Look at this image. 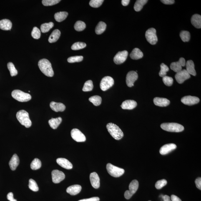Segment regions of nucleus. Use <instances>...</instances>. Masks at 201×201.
Listing matches in <instances>:
<instances>
[{
	"label": "nucleus",
	"instance_id": "f257e3e1",
	"mask_svg": "<svg viewBox=\"0 0 201 201\" xmlns=\"http://www.w3.org/2000/svg\"><path fill=\"white\" fill-rule=\"evenodd\" d=\"M39 69L43 74L48 77H53L54 75L51 63L47 59H43L40 60L38 63Z\"/></svg>",
	"mask_w": 201,
	"mask_h": 201
},
{
	"label": "nucleus",
	"instance_id": "f03ea898",
	"mask_svg": "<svg viewBox=\"0 0 201 201\" xmlns=\"http://www.w3.org/2000/svg\"><path fill=\"white\" fill-rule=\"evenodd\" d=\"M106 127L110 135L116 140H120L123 137V133L119 126L116 124L109 123L107 124Z\"/></svg>",
	"mask_w": 201,
	"mask_h": 201
},
{
	"label": "nucleus",
	"instance_id": "7ed1b4c3",
	"mask_svg": "<svg viewBox=\"0 0 201 201\" xmlns=\"http://www.w3.org/2000/svg\"><path fill=\"white\" fill-rule=\"evenodd\" d=\"M16 117L22 125L26 128H29L32 125V122L29 119V113L24 110L18 111L16 114Z\"/></svg>",
	"mask_w": 201,
	"mask_h": 201
},
{
	"label": "nucleus",
	"instance_id": "20e7f679",
	"mask_svg": "<svg viewBox=\"0 0 201 201\" xmlns=\"http://www.w3.org/2000/svg\"><path fill=\"white\" fill-rule=\"evenodd\" d=\"M161 127L164 130L169 132H180L183 131L184 127L177 123H164L161 124Z\"/></svg>",
	"mask_w": 201,
	"mask_h": 201
},
{
	"label": "nucleus",
	"instance_id": "39448f33",
	"mask_svg": "<svg viewBox=\"0 0 201 201\" xmlns=\"http://www.w3.org/2000/svg\"><path fill=\"white\" fill-rule=\"evenodd\" d=\"M12 96L15 99L21 102H27L31 99L30 95L19 90L13 91L12 92Z\"/></svg>",
	"mask_w": 201,
	"mask_h": 201
},
{
	"label": "nucleus",
	"instance_id": "423d86ee",
	"mask_svg": "<svg viewBox=\"0 0 201 201\" xmlns=\"http://www.w3.org/2000/svg\"><path fill=\"white\" fill-rule=\"evenodd\" d=\"M107 172L109 175L114 177H119L124 174L125 171L123 169L108 163L106 166Z\"/></svg>",
	"mask_w": 201,
	"mask_h": 201
},
{
	"label": "nucleus",
	"instance_id": "0eeeda50",
	"mask_svg": "<svg viewBox=\"0 0 201 201\" xmlns=\"http://www.w3.org/2000/svg\"><path fill=\"white\" fill-rule=\"evenodd\" d=\"M145 37L148 42L151 44L154 45L157 42L156 30L154 28H150L147 30L145 33Z\"/></svg>",
	"mask_w": 201,
	"mask_h": 201
},
{
	"label": "nucleus",
	"instance_id": "6e6552de",
	"mask_svg": "<svg viewBox=\"0 0 201 201\" xmlns=\"http://www.w3.org/2000/svg\"><path fill=\"white\" fill-rule=\"evenodd\" d=\"M114 80L112 77L109 76H105L101 81L100 87L101 90L106 91L113 85Z\"/></svg>",
	"mask_w": 201,
	"mask_h": 201
},
{
	"label": "nucleus",
	"instance_id": "1a4fd4ad",
	"mask_svg": "<svg viewBox=\"0 0 201 201\" xmlns=\"http://www.w3.org/2000/svg\"><path fill=\"white\" fill-rule=\"evenodd\" d=\"M71 136L72 139L77 142H84L86 140L84 134L77 129L72 130L71 132Z\"/></svg>",
	"mask_w": 201,
	"mask_h": 201
},
{
	"label": "nucleus",
	"instance_id": "9d476101",
	"mask_svg": "<svg viewBox=\"0 0 201 201\" xmlns=\"http://www.w3.org/2000/svg\"><path fill=\"white\" fill-rule=\"evenodd\" d=\"M138 76L135 71H130L126 76V82L128 87H132L134 86V83L137 80Z\"/></svg>",
	"mask_w": 201,
	"mask_h": 201
},
{
	"label": "nucleus",
	"instance_id": "9b49d317",
	"mask_svg": "<svg viewBox=\"0 0 201 201\" xmlns=\"http://www.w3.org/2000/svg\"><path fill=\"white\" fill-rule=\"evenodd\" d=\"M191 76L185 69L182 70L178 72L175 75V78L179 84L183 83L186 80L190 78Z\"/></svg>",
	"mask_w": 201,
	"mask_h": 201
},
{
	"label": "nucleus",
	"instance_id": "f8f14e48",
	"mask_svg": "<svg viewBox=\"0 0 201 201\" xmlns=\"http://www.w3.org/2000/svg\"><path fill=\"white\" fill-rule=\"evenodd\" d=\"M185 59L184 58L181 57L178 61L172 62L170 65L171 69L176 73L182 70V67L185 66Z\"/></svg>",
	"mask_w": 201,
	"mask_h": 201
},
{
	"label": "nucleus",
	"instance_id": "ddd939ff",
	"mask_svg": "<svg viewBox=\"0 0 201 201\" xmlns=\"http://www.w3.org/2000/svg\"><path fill=\"white\" fill-rule=\"evenodd\" d=\"M51 175L53 182L55 184L60 183L64 180L65 178V175L64 172L57 169L52 171Z\"/></svg>",
	"mask_w": 201,
	"mask_h": 201
},
{
	"label": "nucleus",
	"instance_id": "4468645a",
	"mask_svg": "<svg viewBox=\"0 0 201 201\" xmlns=\"http://www.w3.org/2000/svg\"><path fill=\"white\" fill-rule=\"evenodd\" d=\"M128 52L126 50L120 51L116 55L114 58V61L116 64H123L126 61L127 57Z\"/></svg>",
	"mask_w": 201,
	"mask_h": 201
},
{
	"label": "nucleus",
	"instance_id": "2eb2a0df",
	"mask_svg": "<svg viewBox=\"0 0 201 201\" xmlns=\"http://www.w3.org/2000/svg\"><path fill=\"white\" fill-rule=\"evenodd\" d=\"M181 101L184 104L190 106L198 103L200 99L197 97L189 95L182 98Z\"/></svg>",
	"mask_w": 201,
	"mask_h": 201
},
{
	"label": "nucleus",
	"instance_id": "dca6fc26",
	"mask_svg": "<svg viewBox=\"0 0 201 201\" xmlns=\"http://www.w3.org/2000/svg\"><path fill=\"white\" fill-rule=\"evenodd\" d=\"M90 180L91 185L95 189H99L100 187V179L97 173H91L90 175Z\"/></svg>",
	"mask_w": 201,
	"mask_h": 201
},
{
	"label": "nucleus",
	"instance_id": "f3484780",
	"mask_svg": "<svg viewBox=\"0 0 201 201\" xmlns=\"http://www.w3.org/2000/svg\"><path fill=\"white\" fill-rule=\"evenodd\" d=\"M177 148V146L174 144H165L161 148L159 152L162 155L168 154L172 151L175 150Z\"/></svg>",
	"mask_w": 201,
	"mask_h": 201
},
{
	"label": "nucleus",
	"instance_id": "a211bd4d",
	"mask_svg": "<svg viewBox=\"0 0 201 201\" xmlns=\"http://www.w3.org/2000/svg\"><path fill=\"white\" fill-rule=\"evenodd\" d=\"M56 162L60 166L65 169H71L72 168V164L67 159L64 158H59L57 159Z\"/></svg>",
	"mask_w": 201,
	"mask_h": 201
},
{
	"label": "nucleus",
	"instance_id": "6ab92c4d",
	"mask_svg": "<svg viewBox=\"0 0 201 201\" xmlns=\"http://www.w3.org/2000/svg\"><path fill=\"white\" fill-rule=\"evenodd\" d=\"M154 102L156 106L164 107L168 106L170 102L165 98L156 97L154 99Z\"/></svg>",
	"mask_w": 201,
	"mask_h": 201
},
{
	"label": "nucleus",
	"instance_id": "aec40b11",
	"mask_svg": "<svg viewBox=\"0 0 201 201\" xmlns=\"http://www.w3.org/2000/svg\"><path fill=\"white\" fill-rule=\"evenodd\" d=\"M50 107L53 111L56 112H63L66 109L65 106L64 104L61 102H56L52 101L50 103Z\"/></svg>",
	"mask_w": 201,
	"mask_h": 201
},
{
	"label": "nucleus",
	"instance_id": "412c9836",
	"mask_svg": "<svg viewBox=\"0 0 201 201\" xmlns=\"http://www.w3.org/2000/svg\"><path fill=\"white\" fill-rule=\"evenodd\" d=\"M137 106L136 101L133 100H127L123 102L121 106L122 109H132Z\"/></svg>",
	"mask_w": 201,
	"mask_h": 201
},
{
	"label": "nucleus",
	"instance_id": "4be33fe9",
	"mask_svg": "<svg viewBox=\"0 0 201 201\" xmlns=\"http://www.w3.org/2000/svg\"><path fill=\"white\" fill-rule=\"evenodd\" d=\"M82 187L79 185H74L71 186L66 189V192L71 195L74 196L79 194L81 192Z\"/></svg>",
	"mask_w": 201,
	"mask_h": 201
},
{
	"label": "nucleus",
	"instance_id": "5701e85b",
	"mask_svg": "<svg viewBox=\"0 0 201 201\" xmlns=\"http://www.w3.org/2000/svg\"><path fill=\"white\" fill-rule=\"evenodd\" d=\"M19 164V159L18 156L16 154H14L12 157L9 162L10 168L12 170H16Z\"/></svg>",
	"mask_w": 201,
	"mask_h": 201
},
{
	"label": "nucleus",
	"instance_id": "b1692460",
	"mask_svg": "<svg viewBox=\"0 0 201 201\" xmlns=\"http://www.w3.org/2000/svg\"><path fill=\"white\" fill-rule=\"evenodd\" d=\"M191 23L194 27L197 29L201 28V16L200 15L196 14L193 15L191 18Z\"/></svg>",
	"mask_w": 201,
	"mask_h": 201
},
{
	"label": "nucleus",
	"instance_id": "393cba45",
	"mask_svg": "<svg viewBox=\"0 0 201 201\" xmlns=\"http://www.w3.org/2000/svg\"><path fill=\"white\" fill-rule=\"evenodd\" d=\"M12 27V23L9 19H4L0 21V29L3 30H10Z\"/></svg>",
	"mask_w": 201,
	"mask_h": 201
},
{
	"label": "nucleus",
	"instance_id": "a878e982",
	"mask_svg": "<svg viewBox=\"0 0 201 201\" xmlns=\"http://www.w3.org/2000/svg\"><path fill=\"white\" fill-rule=\"evenodd\" d=\"M186 68V71L189 74L194 76L196 75L195 68H194V64L193 61L192 60L187 61L185 64Z\"/></svg>",
	"mask_w": 201,
	"mask_h": 201
},
{
	"label": "nucleus",
	"instance_id": "bb28decb",
	"mask_svg": "<svg viewBox=\"0 0 201 201\" xmlns=\"http://www.w3.org/2000/svg\"><path fill=\"white\" fill-rule=\"evenodd\" d=\"M61 34V31L59 29H56L54 30L51 33L49 36V40H48L49 42L51 43L56 42L59 39Z\"/></svg>",
	"mask_w": 201,
	"mask_h": 201
},
{
	"label": "nucleus",
	"instance_id": "cd10ccee",
	"mask_svg": "<svg viewBox=\"0 0 201 201\" xmlns=\"http://www.w3.org/2000/svg\"><path fill=\"white\" fill-rule=\"evenodd\" d=\"M143 56L144 54L142 51L138 48H135L133 50L130 54L131 59L133 60L140 59L143 57Z\"/></svg>",
	"mask_w": 201,
	"mask_h": 201
},
{
	"label": "nucleus",
	"instance_id": "c85d7f7f",
	"mask_svg": "<svg viewBox=\"0 0 201 201\" xmlns=\"http://www.w3.org/2000/svg\"><path fill=\"white\" fill-rule=\"evenodd\" d=\"M62 119L61 117L56 118H52L49 121V123L51 128L56 129L57 128L62 122Z\"/></svg>",
	"mask_w": 201,
	"mask_h": 201
},
{
	"label": "nucleus",
	"instance_id": "c756f323",
	"mask_svg": "<svg viewBox=\"0 0 201 201\" xmlns=\"http://www.w3.org/2000/svg\"><path fill=\"white\" fill-rule=\"evenodd\" d=\"M68 13L66 12H60L56 13L54 15V18L58 22H61L66 19Z\"/></svg>",
	"mask_w": 201,
	"mask_h": 201
},
{
	"label": "nucleus",
	"instance_id": "7c9ffc66",
	"mask_svg": "<svg viewBox=\"0 0 201 201\" xmlns=\"http://www.w3.org/2000/svg\"><path fill=\"white\" fill-rule=\"evenodd\" d=\"M139 182L137 180H133L130 184L129 191L132 195L136 193L139 187Z\"/></svg>",
	"mask_w": 201,
	"mask_h": 201
},
{
	"label": "nucleus",
	"instance_id": "2f4dec72",
	"mask_svg": "<svg viewBox=\"0 0 201 201\" xmlns=\"http://www.w3.org/2000/svg\"><path fill=\"white\" fill-rule=\"evenodd\" d=\"M106 24L105 23L101 21L98 24L95 28V33L98 35L101 34L106 30Z\"/></svg>",
	"mask_w": 201,
	"mask_h": 201
},
{
	"label": "nucleus",
	"instance_id": "473e14b6",
	"mask_svg": "<svg viewBox=\"0 0 201 201\" xmlns=\"http://www.w3.org/2000/svg\"><path fill=\"white\" fill-rule=\"evenodd\" d=\"M147 0H137L134 5V10L137 12L141 11L144 5L147 4Z\"/></svg>",
	"mask_w": 201,
	"mask_h": 201
},
{
	"label": "nucleus",
	"instance_id": "72a5a7b5",
	"mask_svg": "<svg viewBox=\"0 0 201 201\" xmlns=\"http://www.w3.org/2000/svg\"><path fill=\"white\" fill-rule=\"evenodd\" d=\"M54 24L52 22L44 23L41 25L40 29L41 32L43 33H46L50 31V30L54 27Z\"/></svg>",
	"mask_w": 201,
	"mask_h": 201
},
{
	"label": "nucleus",
	"instance_id": "f704fd0d",
	"mask_svg": "<svg viewBox=\"0 0 201 201\" xmlns=\"http://www.w3.org/2000/svg\"><path fill=\"white\" fill-rule=\"evenodd\" d=\"M41 162L39 159L35 158L31 163L30 167L33 170H36L39 169L41 167Z\"/></svg>",
	"mask_w": 201,
	"mask_h": 201
},
{
	"label": "nucleus",
	"instance_id": "c9c22d12",
	"mask_svg": "<svg viewBox=\"0 0 201 201\" xmlns=\"http://www.w3.org/2000/svg\"><path fill=\"white\" fill-rule=\"evenodd\" d=\"M89 100L94 106H98L100 105L102 102V99L100 96L95 95L92 96L89 99Z\"/></svg>",
	"mask_w": 201,
	"mask_h": 201
},
{
	"label": "nucleus",
	"instance_id": "e433bc0d",
	"mask_svg": "<svg viewBox=\"0 0 201 201\" xmlns=\"http://www.w3.org/2000/svg\"><path fill=\"white\" fill-rule=\"evenodd\" d=\"M86 27L85 23L81 21L76 22L74 26L75 29L78 31H81L84 30L85 29Z\"/></svg>",
	"mask_w": 201,
	"mask_h": 201
},
{
	"label": "nucleus",
	"instance_id": "4c0bfd02",
	"mask_svg": "<svg viewBox=\"0 0 201 201\" xmlns=\"http://www.w3.org/2000/svg\"><path fill=\"white\" fill-rule=\"evenodd\" d=\"M93 87L92 81L91 80H88L86 81L85 83L82 91L84 92H88V91H92Z\"/></svg>",
	"mask_w": 201,
	"mask_h": 201
},
{
	"label": "nucleus",
	"instance_id": "58836bf2",
	"mask_svg": "<svg viewBox=\"0 0 201 201\" xmlns=\"http://www.w3.org/2000/svg\"><path fill=\"white\" fill-rule=\"evenodd\" d=\"M180 36L183 42H188L190 39V33L188 31H182L180 33Z\"/></svg>",
	"mask_w": 201,
	"mask_h": 201
},
{
	"label": "nucleus",
	"instance_id": "ea45409f",
	"mask_svg": "<svg viewBox=\"0 0 201 201\" xmlns=\"http://www.w3.org/2000/svg\"><path fill=\"white\" fill-rule=\"evenodd\" d=\"M7 67L11 76H16L18 74V71L12 63L9 62L7 64Z\"/></svg>",
	"mask_w": 201,
	"mask_h": 201
},
{
	"label": "nucleus",
	"instance_id": "a19ab883",
	"mask_svg": "<svg viewBox=\"0 0 201 201\" xmlns=\"http://www.w3.org/2000/svg\"><path fill=\"white\" fill-rule=\"evenodd\" d=\"M86 45L85 43L82 42H76L72 45L71 49L72 50H79L84 49L86 47Z\"/></svg>",
	"mask_w": 201,
	"mask_h": 201
},
{
	"label": "nucleus",
	"instance_id": "79ce46f5",
	"mask_svg": "<svg viewBox=\"0 0 201 201\" xmlns=\"http://www.w3.org/2000/svg\"><path fill=\"white\" fill-rule=\"evenodd\" d=\"M160 67L161 70L159 72V75L163 78L167 75V73L169 71V69L168 66L163 63L161 64Z\"/></svg>",
	"mask_w": 201,
	"mask_h": 201
},
{
	"label": "nucleus",
	"instance_id": "37998d69",
	"mask_svg": "<svg viewBox=\"0 0 201 201\" xmlns=\"http://www.w3.org/2000/svg\"><path fill=\"white\" fill-rule=\"evenodd\" d=\"M29 189L34 192H37L39 191V188L37 183L35 181L32 179H29Z\"/></svg>",
	"mask_w": 201,
	"mask_h": 201
},
{
	"label": "nucleus",
	"instance_id": "c03bdc74",
	"mask_svg": "<svg viewBox=\"0 0 201 201\" xmlns=\"http://www.w3.org/2000/svg\"><path fill=\"white\" fill-rule=\"evenodd\" d=\"M60 0H43L42 4L45 6H51L57 4L61 2Z\"/></svg>",
	"mask_w": 201,
	"mask_h": 201
},
{
	"label": "nucleus",
	"instance_id": "a18cd8bd",
	"mask_svg": "<svg viewBox=\"0 0 201 201\" xmlns=\"http://www.w3.org/2000/svg\"><path fill=\"white\" fill-rule=\"evenodd\" d=\"M31 36L34 39H39L41 36L40 30L37 27H34L31 32Z\"/></svg>",
	"mask_w": 201,
	"mask_h": 201
},
{
	"label": "nucleus",
	"instance_id": "49530a36",
	"mask_svg": "<svg viewBox=\"0 0 201 201\" xmlns=\"http://www.w3.org/2000/svg\"><path fill=\"white\" fill-rule=\"evenodd\" d=\"M83 60L82 56H74L68 58V62L70 63L79 62Z\"/></svg>",
	"mask_w": 201,
	"mask_h": 201
},
{
	"label": "nucleus",
	"instance_id": "de8ad7c7",
	"mask_svg": "<svg viewBox=\"0 0 201 201\" xmlns=\"http://www.w3.org/2000/svg\"><path fill=\"white\" fill-rule=\"evenodd\" d=\"M104 1L103 0H91L89 4L91 7L97 8L102 5Z\"/></svg>",
	"mask_w": 201,
	"mask_h": 201
},
{
	"label": "nucleus",
	"instance_id": "09e8293b",
	"mask_svg": "<svg viewBox=\"0 0 201 201\" xmlns=\"http://www.w3.org/2000/svg\"><path fill=\"white\" fill-rule=\"evenodd\" d=\"M163 81L164 84L167 86H171L173 83V79L172 78L169 76H166L163 77Z\"/></svg>",
	"mask_w": 201,
	"mask_h": 201
},
{
	"label": "nucleus",
	"instance_id": "8fccbe9b",
	"mask_svg": "<svg viewBox=\"0 0 201 201\" xmlns=\"http://www.w3.org/2000/svg\"><path fill=\"white\" fill-rule=\"evenodd\" d=\"M167 181L165 179H162V180L157 181L155 184V186L156 189H161L167 185Z\"/></svg>",
	"mask_w": 201,
	"mask_h": 201
},
{
	"label": "nucleus",
	"instance_id": "3c124183",
	"mask_svg": "<svg viewBox=\"0 0 201 201\" xmlns=\"http://www.w3.org/2000/svg\"><path fill=\"white\" fill-rule=\"evenodd\" d=\"M195 184L196 186L199 190H201V177H198L195 180Z\"/></svg>",
	"mask_w": 201,
	"mask_h": 201
},
{
	"label": "nucleus",
	"instance_id": "603ef678",
	"mask_svg": "<svg viewBox=\"0 0 201 201\" xmlns=\"http://www.w3.org/2000/svg\"><path fill=\"white\" fill-rule=\"evenodd\" d=\"M99 197H93L90 198L82 199L78 201H99Z\"/></svg>",
	"mask_w": 201,
	"mask_h": 201
},
{
	"label": "nucleus",
	"instance_id": "864d4df0",
	"mask_svg": "<svg viewBox=\"0 0 201 201\" xmlns=\"http://www.w3.org/2000/svg\"><path fill=\"white\" fill-rule=\"evenodd\" d=\"M7 198L10 201H17L16 199H14V195H13L12 192H9L8 194Z\"/></svg>",
	"mask_w": 201,
	"mask_h": 201
},
{
	"label": "nucleus",
	"instance_id": "5fc2aeb1",
	"mask_svg": "<svg viewBox=\"0 0 201 201\" xmlns=\"http://www.w3.org/2000/svg\"><path fill=\"white\" fill-rule=\"evenodd\" d=\"M161 1L166 5L173 4L175 2V1L174 0H161Z\"/></svg>",
	"mask_w": 201,
	"mask_h": 201
},
{
	"label": "nucleus",
	"instance_id": "6e6d98bb",
	"mask_svg": "<svg viewBox=\"0 0 201 201\" xmlns=\"http://www.w3.org/2000/svg\"><path fill=\"white\" fill-rule=\"evenodd\" d=\"M124 196L126 199H129L133 195L130 192L129 190H126L124 193Z\"/></svg>",
	"mask_w": 201,
	"mask_h": 201
},
{
	"label": "nucleus",
	"instance_id": "4d7b16f0",
	"mask_svg": "<svg viewBox=\"0 0 201 201\" xmlns=\"http://www.w3.org/2000/svg\"><path fill=\"white\" fill-rule=\"evenodd\" d=\"M171 200L172 201H182L180 198L174 195L171 196Z\"/></svg>",
	"mask_w": 201,
	"mask_h": 201
},
{
	"label": "nucleus",
	"instance_id": "13d9d810",
	"mask_svg": "<svg viewBox=\"0 0 201 201\" xmlns=\"http://www.w3.org/2000/svg\"><path fill=\"white\" fill-rule=\"evenodd\" d=\"M130 2L129 0H122V4L123 6H126L129 5Z\"/></svg>",
	"mask_w": 201,
	"mask_h": 201
},
{
	"label": "nucleus",
	"instance_id": "bf43d9fd",
	"mask_svg": "<svg viewBox=\"0 0 201 201\" xmlns=\"http://www.w3.org/2000/svg\"><path fill=\"white\" fill-rule=\"evenodd\" d=\"M164 201H171L170 197L168 195H165L162 197Z\"/></svg>",
	"mask_w": 201,
	"mask_h": 201
},
{
	"label": "nucleus",
	"instance_id": "052dcab7",
	"mask_svg": "<svg viewBox=\"0 0 201 201\" xmlns=\"http://www.w3.org/2000/svg\"></svg>",
	"mask_w": 201,
	"mask_h": 201
}]
</instances>
